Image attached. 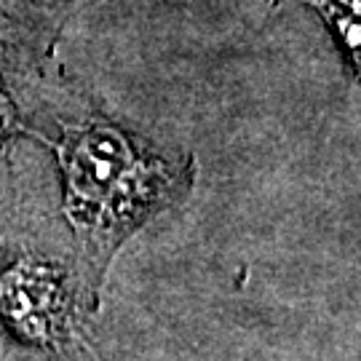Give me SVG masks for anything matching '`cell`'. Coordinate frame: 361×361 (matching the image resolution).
Returning a JSON list of instances; mask_svg holds the SVG:
<instances>
[{
  "instance_id": "cell-4",
  "label": "cell",
  "mask_w": 361,
  "mask_h": 361,
  "mask_svg": "<svg viewBox=\"0 0 361 361\" xmlns=\"http://www.w3.org/2000/svg\"><path fill=\"white\" fill-rule=\"evenodd\" d=\"M8 99L0 94V142L8 137V131H11V107H8Z\"/></svg>"
},
{
  "instance_id": "cell-1",
  "label": "cell",
  "mask_w": 361,
  "mask_h": 361,
  "mask_svg": "<svg viewBox=\"0 0 361 361\" xmlns=\"http://www.w3.org/2000/svg\"><path fill=\"white\" fill-rule=\"evenodd\" d=\"M97 284L56 214H0V361H89Z\"/></svg>"
},
{
  "instance_id": "cell-2",
  "label": "cell",
  "mask_w": 361,
  "mask_h": 361,
  "mask_svg": "<svg viewBox=\"0 0 361 361\" xmlns=\"http://www.w3.org/2000/svg\"><path fill=\"white\" fill-rule=\"evenodd\" d=\"M59 123L65 212L94 279L102 281L118 246L188 193L190 169L164 161L97 113Z\"/></svg>"
},
{
  "instance_id": "cell-3",
  "label": "cell",
  "mask_w": 361,
  "mask_h": 361,
  "mask_svg": "<svg viewBox=\"0 0 361 361\" xmlns=\"http://www.w3.org/2000/svg\"><path fill=\"white\" fill-rule=\"evenodd\" d=\"M316 6L337 27V32L343 35V40H345V46H348L350 51H359V22H356L359 19L356 16L359 13V3L356 0H324V3L316 0Z\"/></svg>"
}]
</instances>
